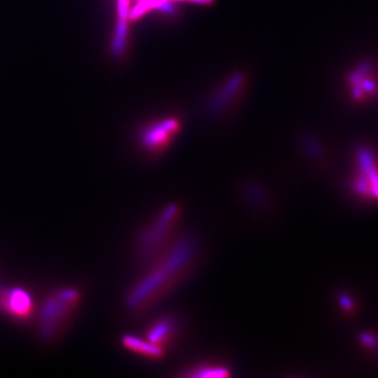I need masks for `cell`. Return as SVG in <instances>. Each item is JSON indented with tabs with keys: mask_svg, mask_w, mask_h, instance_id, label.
Here are the masks:
<instances>
[{
	"mask_svg": "<svg viewBox=\"0 0 378 378\" xmlns=\"http://www.w3.org/2000/svg\"><path fill=\"white\" fill-rule=\"evenodd\" d=\"M82 301L76 286H62L50 291L36 313L37 334L44 343L59 341L70 326Z\"/></svg>",
	"mask_w": 378,
	"mask_h": 378,
	"instance_id": "2",
	"label": "cell"
},
{
	"mask_svg": "<svg viewBox=\"0 0 378 378\" xmlns=\"http://www.w3.org/2000/svg\"><path fill=\"white\" fill-rule=\"evenodd\" d=\"M178 122L175 119L162 121L149 127L142 135V144L149 151H159L167 147L178 131Z\"/></svg>",
	"mask_w": 378,
	"mask_h": 378,
	"instance_id": "6",
	"label": "cell"
},
{
	"mask_svg": "<svg viewBox=\"0 0 378 378\" xmlns=\"http://www.w3.org/2000/svg\"><path fill=\"white\" fill-rule=\"evenodd\" d=\"M126 33V21L123 18H120L117 26L116 33H115L114 41H113V52L116 56H120L124 50Z\"/></svg>",
	"mask_w": 378,
	"mask_h": 378,
	"instance_id": "10",
	"label": "cell"
},
{
	"mask_svg": "<svg viewBox=\"0 0 378 378\" xmlns=\"http://www.w3.org/2000/svg\"><path fill=\"white\" fill-rule=\"evenodd\" d=\"M197 256L196 244L188 238H180L161 256L153 268L131 287L125 305L131 312H142L169 292L191 268Z\"/></svg>",
	"mask_w": 378,
	"mask_h": 378,
	"instance_id": "1",
	"label": "cell"
},
{
	"mask_svg": "<svg viewBox=\"0 0 378 378\" xmlns=\"http://www.w3.org/2000/svg\"><path fill=\"white\" fill-rule=\"evenodd\" d=\"M369 68H359L351 77L353 98L355 100H365L377 91V84L372 78Z\"/></svg>",
	"mask_w": 378,
	"mask_h": 378,
	"instance_id": "7",
	"label": "cell"
},
{
	"mask_svg": "<svg viewBox=\"0 0 378 378\" xmlns=\"http://www.w3.org/2000/svg\"><path fill=\"white\" fill-rule=\"evenodd\" d=\"M229 375L228 369L222 367H214V366H203L197 368L191 376L193 377H225Z\"/></svg>",
	"mask_w": 378,
	"mask_h": 378,
	"instance_id": "11",
	"label": "cell"
},
{
	"mask_svg": "<svg viewBox=\"0 0 378 378\" xmlns=\"http://www.w3.org/2000/svg\"><path fill=\"white\" fill-rule=\"evenodd\" d=\"M127 6H129V0H118L119 16L123 19H125L127 16Z\"/></svg>",
	"mask_w": 378,
	"mask_h": 378,
	"instance_id": "12",
	"label": "cell"
},
{
	"mask_svg": "<svg viewBox=\"0 0 378 378\" xmlns=\"http://www.w3.org/2000/svg\"><path fill=\"white\" fill-rule=\"evenodd\" d=\"M123 347L126 348L129 351L149 357V359H160L163 355V348L151 343L149 341H143L139 337L133 335L126 334L121 339Z\"/></svg>",
	"mask_w": 378,
	"mask_h": 378,
	"instance_id": "8",
	"label": "cell"
},
{
	"mask_svg": "<svg viewBox=\"0 0 378 378\" xmlns=\"http://www.w3.org/2000/svg\"><path fill=\"white\" fill-rule=\"evenodd\" d=\"M176 331L175 321L171 319H161L151 325L147 332V339L151 343L163 348L173 337Z\"/></svg>",
	"mask_w": 378,
	"mask_h": 378,
	"instance_id": "9",
	"label": "cell"
},
{
	"mask_svg": "<svg viewBox=\"0 0 378 378\" xmlns=\"http://www.w3.org/2000/svg\"><path fill=\"white\" fill-rule=\"evenodd\" d=\"M179 217L180 209L176 204H171L162 210L153 223L141 234L138 243L139 254L144 258L158 254L163 244L173 234Z\"/></svg>",
	"mask_w": 378,
	"mask_h": 378,
	"instance_id": "3",
	"label": "cell"
},
{
	"mask_svg": "<svg viewBox=\"0 0 378 378\" xmlns=\"http://www.w3.org/2000/svg\"><path fill=\"white\" fill-rule=\"evenodd\" d=\"M353 189L363 199L378 201V159L369 149L357 153Z\"/></svg>",
	"mask_w": 378,
	"mask_h": 378,
	"instance_id": "5",
	"label": "cell"
},
{
	"mask_svg": "<svg viewBox=\"0 0 378 378\" xmlns=\"http://www.w3.org/2000/svg\"><path fill=\"white\" fill-rule=\"evenodd\" d=\"M0 312L19 323L36 317L37 309L33 295L18 286H0Z\"/></svg>",
	"mask_w": 378,
	"mask_h": 378,
	"instance_id": "4",
	"label": "cell"
}]
</instances>
